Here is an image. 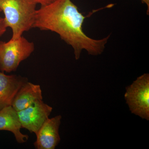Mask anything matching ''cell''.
Returning <instances> with one entry per match:
<instances>
[{
	"label": "cell",
	"instance_id": "cell-1",
	"mask_svg": "<svg viewBox=\"0 0 149 149\" xmlns=\"http://www.w3.org/2000/svg\"><path fill=\"white\" fill-rule=\"evenodd\" d=\"M89 15L84 16L71 0H55L37 10L33 28L58 34L72 47L76 60L80 58L83 50L91 55L98 56L103 52L111 35L100 40L87 36L83 25Z\"/></svg>",
	"mask_w": 149,
	"mask_h": 149
},
{
	"label": "cell",
	"instance_id": "cell-2",
	"mask_svg": "<svg viewBox=\"0 0 149 149\" xmlns=\"http://www.w3.org/2000/svg\"><path fill=\"white\" fill-rule=\"evenodd\" d=\"M37 4L33 0H0V9L4 14L7 27L15 40L33 28Z\"/></svg>",
	"mask_w": 149,
	"mask_h": 149
},
{
	"label": "cell",
	"instance_id": "cell-3",
	"mask_svg": "<svg viewBox=\"0 0 149 149\" xmlns=\"http://www.w3.org/2000/svg\"><path fill=\"white\" fill-rule=\"evenodd\" d=\"M35 44L22 36L8 42H0V70L15 72L20 63L28 58L35 50Z\"/></svg>",
	"mask_w": 149,
	"mask_h": 149
},
{
	"label": "cell",
	"instance_id": "cell-4",
	"mask_svg": "<svg viewBox=\"0 0 149 149\" xmlns=\"http://www.w3.org/2000/svg\"><path fill=\"white\" fill-rule=\"evenodd\" d=\"M125 98L130 111L143 119L149 120V74L138 77L126 88Z\"/></svg>",
	"mask_w": 149,
	"mask_h": 149
},
{
	"label": "cell",
	"instance_id": "cell-5",
	"mask_svg": "<svg viewBox=\"0 0 149 149\" xmlns=\"http://www.w3.org/2000/svg\"><path fill=\"white\" fill-rule=\"evenodd\" d=\"M53 108L42 100L37 101L29 107L17 112L22 128L37 134L41 126L49 118Z\"/></svg>",
	"mask_w": 149,
	"mask_h": 149
},
{
	"label": "cell",
	"instance_id": "cell-6",
	"mask_svg": "<svg viewBox=\"0 0 149 149\" xmlns=\"http://www.w3.org/2000/svg\"><path fill=\"white\" fill-rule=\"evenodd\" d=\"M62 116L48 118L38 130L34 145L37 149H54L60 142L59 128Z\"/></svg>",
	"mask_w": 149,
	"mask_h": 149
},
{
	"label": "cell",
	"instance_id": "cell-7",
	"mask_svg": "<svg viewBox=\"0 0 149 149\" xmlns=\"http://www.w3.org/2000/svg\"><path fill=\"white\" fill-rule=\"evenodd\" d=\"M28 81L27 77L0 72V110L12 105L19 90Z\"/></svg>",
	"mask_w": 149,
	"mask_h": 149
},
{
	"label": "cell",
	"instance_id": "cell-8",
	"mask_svg": "<svg viewBox=\"0 0 149 149\" xmlns=\"http://www.w3.org/2000/svg\"><path fill=\"white\" fill-rule=\"evenodd\" d=\"M42 94L40 85L27 82L17 93L12 107L17 112L26 108L37 101L42 100Z\"/></svg>",
	"mask_w": 149,
	"mask_h": 149
},
{
	"label": "cell",
	"instance_id": "cell-9",
	"mask_svg": "<svg viewBox=\"0 0 149 149\" xmlns=\"http://www.w3.org/2000/svg\"><path fill=\"white\" fill-rule=\"evenodd\" d=\"M21 124L17 112L12 106L0 110V130H6L13 133L17 142L23 143L27 142L29 136L21 132Z\"/></svg>",
	"mask_w": 149,
	"mask_h": 149
},
{
	"label": "cell",
	"instance_id": "cell-10",
	"mask_svg": "<svg viewBox=\"0 0 149 149\" xmlns=\"http://www.w3.org/2000/svg\"><path fill=\"white\" fill-rule=\"evenodd\" d=\"M7 28L4 18L0 17V37L5 33Z\"/></svg>",
	"mask_w": 149,
	"mask_h": 149
},
{
	"label": "cell",
	"instance_id": "cell-11",
	"mask_svg": "<svg viewBox=\"0 0 149 149\" xmlns=\"http://www.w3.org/2000/svg\"><path fill=\"white\" fill-rule=\"evenodd\" d=\"M36 3L39 4L41 6L47 5L49 4L52 3L55 0H33Z\"/></svg>",
	"mask_w": 149,
	"mask_h": 149
},
{
	"label": "cell",
	"instance_id": "cell-12",
	"mask_svg": "<svg viewBox=\"0 0 149 149\" xmlns=\"http://www.w3.org/2000/svg\"><path fill=\"white\" fill-rule=\"evenodd\" d=\"M141 1L143 3L146 4L148 7V10L147 11V14L149 15V0H141Z\"/></svg>",
	"mask_w": 149,
	"mask_h": 149
},
{
	"label": "cell",
	"instance_id": "cell-13",
	"mask_svg": "<svg viewBox=\"0 0 149 149\" xmlns=\"http://www.w3.org/2000/svg\"><path fill=\"white\" fill-rule=\"evenodd\" d=\"M1 12H2V11L1 10V9H0V13H1Z\"/></svg>",
	"mask_w": 149,
	"mask_h": 149
}]
</instances>
